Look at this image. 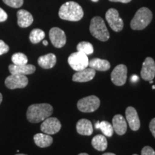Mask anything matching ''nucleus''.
Returning <instances> with one entry per match:
<instances>
[{
  "mask_svg": "<svg viewBox=\"0 0 155 155\" xmlns=\"http://www.w3.org/2000/svg\"><path fill=\"white\" fill-rule=\"evenodd\" d=\"M53 112V106L49 104H32L27 111V119L31 123H39L50 117Z\"/></svg>",
  "mask_w": 155,
  "mask_h": 155,
  "instance_id": "f257e3e1",
  "label": "nucleus"
},
{
  "mask_svg": "<svg viewBox=\"0 0 155 155\" xmlns=\"http://www.w3.org/2000/svg\"><path fill=\"white\" fill-rule=\"evenodd\" d=\"M60 18L63 20L78 22L83 17L82 7L75 2H68L63 4L58 12Z\"/></svg>",
  "mask_w": 155,
  "mask_h": 155,
  "instance_id": "f03ea898",
  "label": "nucleus"
},
{
  "mask_svg": "<svg viewBox=\"0 0 155 155\" xmlns=\"http://www.w3.org/2000/svg\"><path fill=\"white\" fill-rule=\"evenodd\" d=\"M153 15L150 9L141 7L136 12L134 17L131 21V28L134 30H144L150 24Z\"/></svg>",
  "mask_w": 155,
  "mask_h": 155,
  "instance_id": "7ed1b4c3",
  "label": "nucleus"
},
{
  "mask_svg": "<svg viewBox=\"0 0 155 155\" xmlns=\"http://www.w3.org/2000/svg\"><path fill=\"white\" fill-rule=\"evenodd\" d=\"M91 34L95 38L102 42H106L109 39L110 35L104 20L100 17H95L91 19L90 24Z\"/></svg>",
  "mask_w": 155,
  "mask_h": 155,
  "instance_id": "20e7f679",
  "label": "nucleus"
},
{
  "mask_svg": "<svg viewBox=\"0 0 155 155\" xmlns=\"http://www.w3.org/2000/svg\"><path fill=\"white\" fill-rule=\"evenodd\" d=\"M100 99L96 96H89L81 98L77 103L78 110L83 113H91L100 106Z\"/></svg>",
  "mask_w": 155,
  "mask_h": 155,
  "instance_id": "39448f33",
  "label": "nucleus"
},
{
  "mask_svg": "<svg viewBox=\"0 0 155 155\" xmlns=\"http://www.w3.org/2000/svg\"><path fill=\"white\" fill-rule=\"evenodd\" d=\"M70 66L75 71H80L86 69L88 66L89 61L88 55L81 52H75L71 54L68 59Z\"/></svg>",
  "mask_w": 155,
  "mask_h": 155,
  "instance_id": "423d86ee",
  "label": "nucleus"
},
{
  "mask_svg": "<svg viewBox=\"0 0 155 155\" xmlns=\"http://www.w3.org/2000/svg\"><path fill=\"white\" fill-rule=\"evenodd\" d=\"M106 19L114 32H120L124 28V22L120 17L119 12L116 9L111 8L106 12Z\"/></svg>",
  "mask_w": 155,
  "mask_h": 155,
  "instance_id": "0eeeda50",
  "label": "nucleus"
},
{
  "mask_svg": "<svg viewBox=\"0 0 155 155\" xmlns=\"http://www.w3.org/2000/svg\"><path fill=\"white\" fill-rule=\"evenodd\" d=\"M127 67L124 64H120L114 68L111 74V79L114 85L121 86L127 82Z\"/></svg>",
  "mask_w": 155,
  "mask_h": 155,
  "instance_id": "6e6552de",
  "label": "nucleus"
},
{
  "mask_svg": "<svg viewBox=\"0 0 155 155\" xmlns=\"http://www.w3.org/2000/svg\"><path fill=\"white\" fill-rule=\"evenodd\" d=\"M61 129V121L57 118L48 117L45 119L40 126V129L46 134H55L59 132Z\"/></svg>",
  "mask_w": 155,
  "mask_h": 155,
  "instance_id": "1a4fd4ad",
  "label": "nucleus"
},
{
  "mask_svg": "<svg viewBox=\"0 0 155 155\" xmlns=\"http://www.w3.org/2000/svg\"><path fill=\"white\" fill-rule=\"evenodd\" d=\"M28 84V78L24 75L11 74L6 78L5 85L9 89L25 88Z\"/></svg>",
  "mask_w": 155,
  "mask_h": 155,
  "instance_id": "9d476101",
  "label": "nucleus"
},
{
  "mask_svg": "<svg viewBox=\"0 0 155 155\" xmlns=\"http://www.w3.org/2000/svg\"><path fill=\"white\" fill-rule=\"evenodd\" d=\"M50 40L53 46L61 48L66 43V35L65 32L58 28H53L49 32Z\"/></svg>",
  "mask_w": 155,
  "mask_h": 155,
  "instance_id": "9b49d317",
  "label": "nucleus"
},
{
  "mask_svg": "<svg viewBox=\"0 0 155 155\" xmlns=\"http://www.w3.org/2000/svg\"><path fill=\"white\" fill-rule=\"evenodd\" d=\"M141 76L144 81H152L155 77V62L152 58L147 57L142 64Z\"/></svg>",
  "mask_w": 155,
  "mask_h": 155,
  "instance_id": "f8f14e48",
  "label": "nucleus"
},
{
  "mask_svg": "<svg viewBox=\"0 0 155 155\" xmlns=\"http://www.w3.org/2000/svg\"><path fill=\"white\" fill-rule=\"evenodd\" d=\"M126 119L132 131H138L140 128V120L137 110L132 106H129L126 110Z\"/></svg>",
  "mask_w": 155,
  "mask_h": 155,
  "instance_id": "ddd939ff",
  "label": "nucleus"
},
{
  "mask_svg": "<svg viewBox=\"0 0 155 155\" xmlns=\"http://www.w3.org/2000/svg\"><path fill=\"white\" fill-rule=\"evenodd\" d=\"M36 68L31 64H25V65H9V71L11 74L16 75H30L35 72Z\"/></svg>",
  "mask_w": 155,
  "mask_h": 155,
  "instance_id": "4468645a",
  "label": "nucleus"
},
{
  "mask_svg": "<svg viewBox=\"0 0 155 155\" xmlns=\"http://www.w3.org/2000/svg\"><path fill=\"white\" fill-rule=\"evenodd\" d=\"M96 75V71L91 68H86L82 71H76V73L73 75L72 80L74 82L85 83L91 81Z\"/></svg>",
  "mask_w": 155,
  "mask_h": 155,
  "instance_id": "2eb2a0df",
  "label": "nucleus"
},
{
  "mask_svg": "<svg viewBox=\"0 0 155 155\" xmlns=\"http://www.w3.org/2000/svg\"><path fill=\"white\" fill-rule=\"evenodd\" d=\"M112 126L114 130L118 135H124L127 132V124L123 116L121 114H116L112 119Z\"/></svg>",
  "mask_w": 155,
  "mask_h": 155,
  "instance_id": "dca6fc26",
  "label": "nucleus"
},
{
  "mask_svg": "<svg viewBox=\"0 0 155 155\" xmlns=\"http://www.w3.org/2000/svg\"><path fill=\"white\" fill-rule=\"evenodd\" d=\"M17 24L20 28H25L30 26L33 22V17L29 12L20 9L17 12Z\"/></svg>",
  "mask_w": 155,
  "mask_h": 155,
  "instance_id": "f3484780",
  "label": "nucleus"
},
{
  "mask_svg": "<svg viewBox=\"0 0 155 155\" xmlns=\"http://www.w3.org/2000/svg\"><path fill=\"white\" fill-rule=\"evenodd\" d=\"M76 130L79 134L83 136H90L94 131L92 123L88 119H80L76 124Z\"/></svg>",
  "mask_w": 155,
  "mask_h": 155,
  "instance_id": "a211bd4d",
  "label": "nucleus"
},
{
  "mask_svg": "<svg viewBox=\"0 0 155 155\" xmlns=\"http://www.w3.org/2000/svg\"><path fill=\"white\" fill-rule=\"evenodd\" d=\"M56 62H57V58L53 53L40 56L38 60V65L44 69L52 68L55 65Z\"/></svg>",
  "mask_w": 155,
  "mask_h": 155,
  "instance_id": "6ab92c4d",
  "label": "nucleus"
},
{
  "mask_svg": "<svg viewBox=\"0 0 155 155\" xmlns=\"http://www.w3.org/2000/svg\"><path fill=\"white\" fill-rule=\"evenodd\" d=\"M34 141L38 147L40 148H45L53 144V139L49 134L38 133L34 136Z\"/></svg>",
  "mask_w": 155,
  "mask_h": 155,
  "instance_id": "aec40b11",
  "label": "nucleus"
},
{
  "mask_svg": "<svg viewBox=\"0 0 155 155\" xmlns=\"http://www.w3.org/2000/svg\"><path fill=\"white\" fill-rule=\"evenodd\" d=\"M88 66L95 71H106L110 69L111 64L106 60L100 59V58H94L89 61Z\"/></svg>",
  "mask_w": 155,
  "mask_h": 155,
  "instance_id": "412c9836",
  "label": "nucleus"
},
{
  "mask_svg": "<svg viewBox=\"0 0 155 155\" xmlns=\"http://www.w3.org/2000/svg\"><path fill=\"white\" fill-rule=\"evenodd\" d=\"M91 144L95 150L103 152V151H105L107 148V139L104 135L98 134L93 138Z\"/></svg>",
  "mask_w": 155,
  "mask_h": 155,
  "instance_id": "4be33fe9",
  "label": "nucleus"
},
{
  "mask_svg": "<svg viewBox=\"0 0 155 155\" xmlns=\"http://www.w3.org/2000/svg\"><path fill=\"white\" fill-rule=\"evenodd\" d=\"M45 37V33L43 30L40 29H34L31 31L30 34V40L32 43L37 44L42 41Z\"/></svg>",
  "mask_w": 155,
  "mask_h": 155,
  "instance_id": "5701e85b",
  "label": "nucleus"
},
{
  "mask_svg": "<svg viewBox=\"0 0 155 155\" xmlns=\"http://www.w3.org/2000/svg\"><path fill=\"white\" fill-rule=\"evenodd\" d=\"M76 48L78 51L81 52V53H84L85 55H91L94 51V46L92 45V44L86 41L79 42V43L78 44Z\"/></svg>",
  "mask_w": 155,
  "mask_h": 155,
  "instance_id": "b1692460",
  "label": "nucleus"
},
{
  "mask_svg": "<svg viewBox=\"0 0 155 155\" xmlns=\"http://www.w3.org/2000/svg\"><path fill=\"white\" fill-rule=\"evenodd\" d=\"M99 129L101 131H102V133L104 134V136L107 137H111L114 134V128L109 122L106 121H103L100 122V127Z\"/></svg>",
  "mask_w": 155,
  "mask_h": 155,
  "instance_id": "393cba45",
  "label": "nucleus"
},
{
  "mask_svg": "<svg viewBox=\"0 0 155 155\" xmlns=\"http://www.w3.org/2000/svg\"><path fill=\"white\" fill-rule=\"evenodd\" d=\"M12 61L15 65H25L28 62V57L22 53H17L12 56Z\"/></svg>",
  "mask_w": 155,
  "mask_h": 155,
  "instance_id": "a878e982",
  "label": "nucleus"
},
{
  "mask_svg": "<svg viewBox=\"0 0 155 155\" xmlns=\"http://www.w3.org/2000/svg\"><path fill=\"white\" fill-rule=\"evenodd\" d=\"M4 3L13 8H19L22 7L24 0H3Z\"/></svg>",
  "mask_w": 155,
  "mask_h": 155,
  "instance_id": "bb28decb",
  "label": "nucleus"
},
{
  "mask_svg": "<svg viewBox=\"0 0 155 155\" xmlns=\"http://www.w3.org/2000/svg\"><path fill=\"white\" fill-rule=\"evenodd\" d=\"M141 155H155V151L151 147L146 146L141 150Z\"/></svg>",
  "mask_w": 155,
  "mask_h": 155,
  "instance_id": "cd10ccee",
  "label": "nucleus"
},
{
  "mask_svg": "<svg viewBox=\"0 0 155 155\" xmlns=\"http://www.w3.org/2000/svg\"><path fill=\"white\" fill-rule=\"evenodd\" d=\"M9 48L3 40H0V55L7 53L9 51Z\"/></svg>",
  "mask_w": 155,
  "mask_h": 155,
  "instance_id": "c85d7f7f",
  "label": "nucleus"
},
{
  "mask_svg": "<svg viewBox=\"0 0 155 155\" xmlns=\"http://www.w3.org/2000/svg\"><path fill=\"white\" fill-rule=\"evenodd\" d=\"M7 12L0 7V22H5L7 19Z\"/></svg>",
  "mask_w": 155,
  "mask_h": 155,
  "instance_id": "c756f323",
  "label": "nucleus"
},
{
  "mask_svg": "<svg viewBox=\"0 0 155 155\" xmlns=\"http://www.w3.org/2000/svg\"><path fill=\"white\" fill-rule=\"evenodd\" d=\"M150 130L155 138V118L151 120L150 123Z\"/></svg>",
  "mask_w": 155,
  "mask_h": 155,
  "instance_id": "7c9ffc66",
  "label": "nucleus"
},
{
  "mask_svg": "<svg viewBox=\"0 0 155 155\" xmlns=\"http://www.w3.org/2000/svg\"><path fill=\"white\" fill-rule=\"evenodd\" d=\"M110 2H121V3H129L130 2L131 0H109Z\"/></svg>",
  "mask_w": 155,
  "mask_h": 155,
  "instance_id": "2f4dec72",
  "label": "nucleus"
},
{
  "mask_svg": "<svg viewBox=\"0 0 155 155\" xmlns=\"http://www.w3.org/2000/svg\"><path fill=\"white\" fill-rule=\"evenodd\" d=\"M131 80V81H132V82H137V81H139V77L137 76V75H132Z\"/></svg>",
  "mask_w": 155,
  "mask_h": 155,
  "instance_id": "473e14b6",
  "label": "nucleus"
},
{
  "mask_svg": "<svg viewBox=\"0 0 155 155\" xmlns=\"http://www.w3.org/2000/svg\"><path fill=\"white\" fill-rule=\"evenodd\" d=\"M99 127H100V122L99 121H97L96 124H95V127H96V129H99Z\"/></svg>",
  "mask_w": 155,
  "mask_h": 155,
  "instance_id": "72a5a7b5",
  "label": "nucleus"
},
{
  "mask_svg": "<svg viewBox=\"0 0 155 155\" xmlns=\"http://www.w3.org/2000/svg\"><path fill=\"white\" fill-rule=\"evenodd\" d=\"M102 155H116L115 154H114V153H111V152H107V153H105V154H102Z\"/></svg>",
  "mask_w": 155,
  "mask_h": 155,
  "instance_id": "f704fd0d",
  "label": "nucleus"
},
{
  "mask_svg": "<svg viewBox=\"0 0 155 155\" xmlns=\"http://www.w3.org/2000/svg\"><path fill=\"white\" fill-rule=\"evenodd\" d=\"M42 43H43V45H48V41L47 40H43V41H42Z\"/></svg>",
  "mask_w": 155,
  "mask_h": 155,
  "instance_id": "c9c22d12",
  "label": "nucleus"
},
{
  "mask_svg": "<svg viewBox=\"0 0 155 155\" xmlns=\"http://www.w3.org/2000/svg\"><path fill=\"white\" fill-rule=\"evenodd\" d=\"M2 98H3V97H2V95L1 93H0V104H1L2 101Z\"/></svg>",
  "mask_w": 155,
  "mask_h": 155,
  "instance_id": "e433bc0d",
  "label": "nucleus"
},
{
  "mask_svg": "<svg viewBox=\"0 0 155 155\" xmlns=\"http://www.w3.org/2000/svg\"><path fill=\"white\" fill-rule=\"evenodd\" d=\"M78 155H89L87 154V153H81V154H79Z\"/></svg>",
  "mask_w": 155,
  "mask_h": 155,
  "instance_id": "4c0bfd02",
  "label": "nucleus"
},
{
  "mask_svg": "<svg viewBox=\"0 0 155 155\" xmlns=\"http://www.w3.org/2000/svg\"><path fill=\"white\" fill-rule=\"evenodd\" d=\"M92 2H97L98 1V0H91Z\"/></svg>",
  "mask_w": 155,
  "mask_h": 155,
  "instance_id": "58836bf2",
  "label": "nucleus"
},
{
  "mask_svg": "<svg viewBox=\"0 0 155 155\" xmlns=\"http://www.w3.org/2000/svg\"><path fill=\"white\" fill-rule=\"evenodd\" d=\"M15 155H27V154H17Z\"/></svg>",
  "mask_w": 155,
  "mask_h": 155,
  "instance_id": "ea45409f",
  "label": "nucleus"
},
{
  "mask_svg": "<svg viewBox=\"0 0 155 155\" xmlns=\"http://www.w3.org/2000/svg\"><path fill=\"white\" fill-rule=\"evenodd\" d=\"M152 88H153V89H155V86H152Z\"/></svg>",
  "mask_w": 155,
  "mask_h": 155,
  "instance_id": "a19ab883",
  "label": "nucleus"
},
{
  "mask_svg": "<svg viewBox=\"0 0 155 155\" xmlns=\"http://www.w3.org/2000/svg\"><path fill=\"white\" fill-rule=\"evenodd\" d=\"M133 155H138V154H133Z\"/></svg>",
  "mask_w": 155,
  "mask_h": 155,
  "instance_id": "79ce46f5",
  "label": "nucleus"
}]
</instances>
